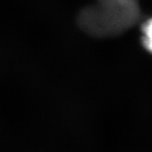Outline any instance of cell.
Listing matches in <instances>:
<instances>
[{
  "label": "cell",
  "mask_w": 152,
  "mask_h": 152,
  "mask_svg": "<svg viewBox=\"0 0 152 152\" xmlns=\"http://www.w3.org/2000/svg\"><path fill=\"white\" fill-rule=\"evenodd\" d=\"M140 18L139 0H96L80 11L77 25L92 37L108 38L125 32Z\"/></svg>",
  "instance_id": "cell-1"
},
{
  "label": "cell",
  "mask_w": 152,
  "mask_h": 152,
  "mask_svg": "<svg viewBox=\"0 0 152 152\" xmlns=\"http://www.w3.org/2000/svg\"><path fill=\"white\" fill-rule=\"evenodd\" d=\"M141 43L144 48L152 54V18L146 20L141 26Z\"/></svg>",
  "instance_id": "cell-2"
}]
</instances>
